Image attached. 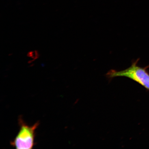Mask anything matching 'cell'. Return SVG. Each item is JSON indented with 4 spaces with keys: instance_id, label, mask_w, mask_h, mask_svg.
Wrapping results in <instances>:
<instances>
[{
    "instance_id": "1",
    "label": "cell",
    "mask_w": 149,
    "mask_h": 149,
    "mask_svg": "<svg viewBox=\"0 0 149 149\" xmlns=\"http://www.w3.org/2000/svg\"><path fill=\"white\" fill-rule=\"evenodd\" d=\"M139 59L133 61L131 66L126 69L121 71L114 70H110L106 74L110 79L117 77H124L133 80L149 90V73L147 69L149 65L145 68H141L138 65Z\"/></svg>"
},
{
    "instance_id": "2",
    "label": "cell",
    "mask_w": 149,
    "mask_h": 149,
    "mask_svg": "<svg viewBox=\"0 0 149 149\" xmlns=\"http://www.w3.org/2000/svg\"><path fill=\"white\" fill-rule=\"evenodd\" d=\"M18 123L19 131L13 140L11 141V145L17 149H32L35 144V131L40 124L39 122H37L32 126H29L20 116L18 119Z\"/></svg>"
}]
</instances>
